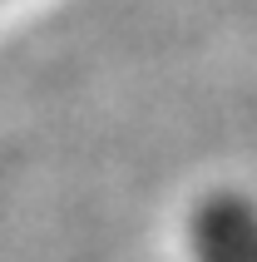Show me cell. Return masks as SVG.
I'll return each mask as SVG.
<instances>
[{
  "label": "cell",
  "mask_w": 257,
  "mask_h": 262,
  "mask_svg": "<svg viewBox=\"0 0 257 262\" xmlns=\"http://www.w3.org/2000/svg\"><path fill=\"white\" fill-rule=\"evenodd\" d=\"M188 248L193 262H257V203L232 188L208 193L193 208Z\"/></svg>",
  "instance_id": "obj_1"
}]
</instances>
